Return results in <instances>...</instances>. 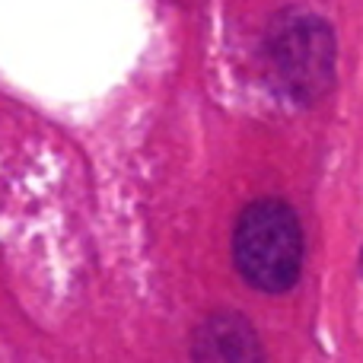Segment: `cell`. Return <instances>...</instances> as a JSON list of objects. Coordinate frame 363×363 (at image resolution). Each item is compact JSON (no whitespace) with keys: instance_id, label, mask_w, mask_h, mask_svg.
<instances>
[{"instance_id":"6da1fadb","label":"cell","mask_w":363,"mask_h":363,"mask_svg":"<svg viewBox=\"0 0 363 363\" xmlns=\"http://www.w3.org/2000/svg\"><path fill=\"white\" fill-rule=\"evenodd\" d=\"M233 262L245 284L262 294H287L303 271V230L284 201L249 204L233 230Z\"/></svg>"},{"instance_id":"7a4b0ae2","label":"cell","mask_w":363,"mask_h":363,"mask_svg":"<svg viewBox=\"0 0 363 363\" xmlns=\"http://www.w3.org/2000/svg\"><path fill=\"white\" fill-rule=\"evenodd\" d=\"M264 55L274 80L290 99L309 106L332 89L338 45L332 26L322 16L300 10L281 13L268 29Z\"/></svg>"},{"instance_id":"3957f363","label":"cell","mask_w":363,"mask_h":363,"mask_svg":"<svg viewBox=\"0 0 363 363\" xmlns=\"http://www.w3.org/2000/svg\"><path fill=\"white\" fill-rule=\"evenodd\" d=\"M191 363H264L252 325L236 313L207 315L191 338Z\"/></svg>"}]
</instances>
